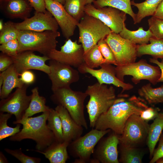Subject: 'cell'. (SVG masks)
<instances>
[{"label":"cell","mask_w":163,"mask_h":163,"mask_svg":"<svg viewBox=\"0 0 163 163\" xmlns=\"http://www.w3.org/2000/svg\"><path fill=\"white\" fill-rule=\"evenodd\" d=\"M146 102L140 97L119 94L114 103L97 120L94 128L101 130L110 129L120 135L129 117L134 114L140 115L148 107Z\"/></svg>","instance_id":"6da1fadb"},{"label":"cell","mask_w":163,"mask_h":163,"mask_svg":"<svg viewBox=\"0 0 163 163\" xmlns=\"http://www.w3.org/2000/svg\"><path fill=\"white\" fill-rule=\"evenodd\" d=\"M50 111L36 117L14 121V124H21L23 128L19 132L10 137V140L20 141L24 139H31L36 143V150H44L55 141L54 135L46 123Z\"/></svg>","instance_id":"7a4b0ae2"},{"label":"cell","mask_w":163,"mask_h":163,"mask_svg":"<svg viewBox=\"0 0 163 163\" xmlns=\"http://www.w3.org/2000/svg\"><path fill=\"white\" fill-rule=\"evenodd\" d=\"M85 92L90 97L86 107L90 126L94 128L98 118L114 103L117 98L115 90L112 86L97 82L88 86Z\"/></svg>","instance_id":"3957f363"},{"label":"cell","mask_w":163,"mask_h":163,"mask_svg":"<svg viewBox=\"0 0 163 163\" xmlns=\"http://www.w3.org/2000/svg\"><path fill=\"white\" fill-rule=\"evenodd\" d=\"M53 93L50 97L52 102L65 107L77 123L87 129L84 102L88 95L85 92L73 90L70 87L59 89Z\"/></svg>","instance_id":"277c9868"},{"label":"cell","mask_w":163,"mask_h":163,"mask_svg":"<svg viewBox=\"0 0 163 163\" xmlns=\"http://www.w3.org/2000/svg\"><path fill=\"white\" fill-rule=\"evenodd\" d=\"M60 35L58 31L20 30L17 38L19 45L18 53L35 51L48 56L52 51L56 49L58 43L56 39Z\"/></svg>","instance_id":"5b68a950"},{"label":"cell","mask_w":163,"mask_h":163,"mask_svg":"<svg viewBox=\"0 0 163 163\" xmlns=\"http://www.w3.org/2000/svg\"><path fill=\"white\" fill-rule=\"evenodd\" d=\"M77 26L79 31L78 41L82 45L84 53L112 31L99 19L85 14Z\"/></svg>","instance_id":"8992f818"},{"label":"cell","mask_w":163,"mask_h":163,"mask_svg":"<svg viewBox=\"0 0 163 163\" xmlns=\"http://www.w3.org/2000/svg\"><path fill=\"white\" fill-rule=\"evenodd\" d=\"M116 75L120 81L124 82V77L130 75L132 82L136 85L139 83L141 80L148 81L153 85L158 82L161 74L160 69L158 66L149 64L144 59H141L137 62L115 67Z\"/></svg>","instance_id":"52a82bcc"},{"label":"cell","mask_w":163,"mask_h":163,"mask_svg":"<svg viewBox=\"0 0 163 163\" xmlns=\"http://www.w3.org/2000/svg\"><path fill=\"white\" fill-rule=\"evenodd\" d=\"M111 130H101L93 128L84 136L70 142L68 151L73 158H76L74 163L89 162L91 157L100 139Z\"/></svg>","instance_id":"ba28073f"},{"label":"cell","mask_w":163,"mask_h":163,"mask_svg":"<svg viewBox=\"0 0 163 163\" xmlns=\"http://www.w3.org/2000/svg\"><path fill=\"white\" fill-rule=\"evenodd\" d=\"M150 125L139 115L131 116L125 124L122 134L119 135V143L137 147L147 140Z\"/></svg>","instance_id":"9c48e42d"},{"label":"cell","mask_w":163,"mask_h":163,"mask_svg":"<svg viewBox=\"0 0 163 163\" xmlns=\"http://www.w3.org/2000/svg\"><path fill=\"white\" fill-rule=\"evenodd\" d=\"M112 50L117 66H122L135 62L137 57V45L121 37L112 31L104 39Z\"/></svg>","instance_id":"30bf717a"},{"label":"cell","mask_w":163,"mask_h":163,"mask_svg":"<svg viewBox=\"0 0 163 163\" xmlns=\"http://www.w3.org/2000/svg\"><path fill=\"white\" fill-rule=\"evenodd\" d=\"M85 12L99 19L112 32L118 34L122 30L126 19V14L111 7L96 8L91 4H88L85 5Z\"/></svg>","instance_id":"8fae6325"},{"label":"cell","mask_w":163,"mask_h":163,"mask_svg":"<svg viewBox=\"0 0 163 163\" xmlns=\"http://www.w3.org/2000/svg\"><path fill=\"white\" fill-rule=\"evenodd\" d=\"M50 73L48 75L51 83L53 92L63 88L70 87L78 81L79 72L70 66L53 59L50 60Z\"/></svg>","instance_id":"7c38bea8"},{"label":"cell","mask_w":163,"mask_h":163,"mask_svg":"<svg viewBox=\"0 0 163 163\" xmlns=\"http://www.w3.org/2000/svg\"><path fill=\"white\" fill-rule=\"evenodd\" d=\"M29 85L25 84L0 102V111L14 115L16 120H21L30 102L32 95H27V89Z\"/></svg>","instance_id":"4fadbf2b"},{"label":"cell","mask_w":163,"mask_h":163,"mask_svg":"<svg viewBox=\"0 0 163 163\" xmlns=\"http://www.w3.org/2000/svg\"><path fill=\"white\" fill-rule=\"evenodd\" d=\"M84 53L82 44H78L77 40L73 41L69 38L61 47L60 50H54L48 56L50 59L78 68L85 63Z\"/></svg>","instance_id":"5bb4252c"},{"label":"cell","mask_w":163,"mask_h":163,"mask_svg":"<svg viewBox=\"0 0 163 163\" xmlns=\"http://www.w3.org/2000/svg\"><path fill=\"white\" fill-rule=\"evenodd\" d=\"M101 68L95 69L86 66L85 63L78 68L79 72L82 74L89 73L96 78L100 84H112L121 87V94L126 91L133 88V86L129 83H126L120 80L116 76L115 67L110 64H104L100 66Z\"/></svg>","instance_id":"9a60e30c"},{"label":"cell","mask_w":163,"mask_h":163,"mask_svg":"<svg viewBox=\"0 0 163 163\" xmlns=\"http://www.w3.org/2000/svg\"><path fill=\"white\" fill-rule=\"evenodd\" d=\"M119 135L114 132L102 137L95 147L93 158L101 163H119L118 145Z\"/></svg>","instance_id":"2e32d148"},{"label":"cell","mask_w":163,"mask_h":163,"mask_svg":"<svg viewBox=\"0 0 163 163\" xmlns=\"http://www.w3.org/2000/svg\"><path fill=\"white\" fill-rule=\"evenodd\" d=\"M46 9L53 15L66 39L74 34L78 22L66 11L64 5L56 0H45Z\"/></svg>","instance_id":"e0dca14e"},{"label":"cell","mask_w":163,"mask_h":163,"mask_svg":"<svg viewBox=\"0 0 163 163\" xmlns=\"http://www.w3.org/2000/svg\"><path fill=\"white\" fill-rule=\"evenodd\" d=\"M14 24L19 30L37 32L57 31L59 26L52 14L48 11L45 12L35 11L32 17L27 18L21 22L14 23Z\"/></svg>","instance_id":"ac0fdd59"},{"label":"cell","mask_w":163,"mask_h":163,"mask_svg":"<svg viewBox=\"0 0 163 163\" xmlns=\"http://www.w3.org/2000/svg\"><path fill=\"white\" fill-rule=\"evenodd\" d=\"M12 57L13 64L20 75L25 71L31 69L40 71L47 75L50 73V66L46 64L47 60L50 59L47 56H38L33 51H26L19 53Z\"/></svg>","instance_id":"d6986e66"},{"label":"cell","mask_w":163,"mask_h":163,"mask_svg":"<svg viewBox=\"0 0 163 163\" xmlns=\"http://www.w3.org/2000/svg\"><path fill=\"white\" fill-rule=\"evenodd\" d=\"M55 109L61 120L63 142L70 143L82 136L84 127L76 123L68 110L61 105H57Z\"/></svg>","instance_id":"ffe728a7"},{"label":"cell","mask_w":163,"mask_h":163,"mask_svg":"<svg viewBox=\"0 0 163 163\" xmlns=\"http://www.w3.org/2000/svg\"><path fill=\"white\" fill-rule=\"evenodd\" d=\"M0 9L11 19L28 18L33 7L27 0H0Z\"/></svg>","instance_id":"44dd1931"},{"label":"cell","mask_w":163,"mask_h":163,"mask_svg":"<svg viewBox=\"0 0 163 163\" xmlns=\"http://www.w3.org/2000/svg\"><path fill=\"white\" fill-rule=\"evenodd\" d=\"M69 143L54 141L42 151L36 150L37 152L43 154L50 163H65L69 158L68 147Z\"/></svg>","instance_id":"7402d4cb"},{"label":"cell","mask_w":163,"mask_h":163,"mask_svg":"<svg viewBox=\"0 0 163 163\" xmlns=\"http://www.w3.org/2000/svg\"><path fill=\"white\" fill-rule=\"evenodd\" d=\"M2 72L3 76L4 81L0 90V98L2 99L7 98L13 89L21 88L25 84L19 77L20 74L18 72L14 64Z\"/></svg>","instance_id":"603a6c76"},{"label":"cell","mask_w":163,"mask_h":163,"mask_svg":"<svg viewBox=\"0 0 163 163\" xmlns=\"http://www.w3.org/2000/svg\"><path fill=\"white\" fill-rule=\"evenodd\" d=\"M154 120L153 122L150 125L146 140L150 158L152 156L155 146L163 130V111L159 112Z\"/></svg>","instance_id":"cb8c5ba5"},{"label":"cell","mask_w":163,"mask_h":163,"mask_svg":"<svg viewBox=\"0 0 163 163\" xmlns=\"http://www.w3.org/2000/svg\"><path fill=\"white\" fill-rule=\"evenodd\" d=\"M149 44L137 45V57L144 55L151 56L152 58L163 59V39L151 38Z\"/></svg>","instance_id":"d4e9b609"},{"label":"cell","mask_w":163,"mask_h":163,"mask_svg":"<svg viewBox=\"0 0 163 163\" xmlns=\"http://www.w3.org/2000/svg\"><path fill=\"white\" fill-rule=\"evenodd\" d=\"M31 91L30 102L22 119L30 117L38 113L49 111L50 110V108L46 105L45 98L39 95L38 87L34 88Z\"/></svg>","instance_id":"484cf974"},{"label":"cell","mask_w":163,"mask_h":163,"mask_svg":"<svg viewBox=\"0 0 163 163\" xmlns=\"http://www.w3.org/2000/svg\"><path fill=\"white\" fill-rule=\"evenodd\" d=\"M119 34L122 38L139 45L148 44L150 39L153 37L149 29L145 31L142 27H140L136 30H131L126 28L125 22L123 24L122 30Z\"/></svg>","instance_id":"4316f807"},{"label":"cell","mask_w":163,"mask_h":163,"mask_svg":"<svg viewBox=\"0 0 163 163\" xmlns=\"http://www.w3.org/2000/svg\"><path fill=\"white\" fill-rule=\"evenodd\" d=\"M139 97L150 105L163 103V85L153 88L151 83L142 86L138 91Z\"/></svg>","instance_id":"83f0119b"},{"label":"cell","mask_w":163,"mask_h":163,"mask_svg":"<svg viewBox=\"0 0 163 163\" xmlns=\"http://www.w3.org/2000/svg\"><path fill=\"white\" fill-rule=\"evenodd\" d=\"M162 0H146L141 3H136L134 0L131 1V5L136 7L138 11L136 14V18L134 22L136 24L140 23L145 18L153 16Z\"/></svg>","instance_id":"f1b7e54d"},{"label":"cell","mask_w":163,"mask_h":163,"mask_svg":"<svg viewBox=\"0 0 163 163\" xmlns=\"http://www.w3.org/2000/svg\"><path fill=\"white\" fill-rule=\"evenodd\" d=\"M131 1L130 0H94L93 3L96 8L109 6L123 11L129 15L134 22L136 14L132 9Z\"/></svg>","instance_id":"f546056e"},{"label":"cell","mask_w":163,"mask_h":163,"mask_svg":"<svg viewBox=\"0 0 163 163\" xmlns=\"http://www.w3.org/2000/svg\"><path fill=\"white\" fill-rule=\"evenodd\" d=\"M120 153L119 162L122 163H141L143 153L137 147L126 146L119 144Z\"/></svg>","instance_id":"4dcf8cb0"},{"label":"cell","mask_w":163,"mask_h":163,"mask_svg":"<svg viewBox=\"0 0 163 163\" xmlns=\"http://www.w3.org/2000/svg\"><path fill=\"white\" fill-rule=\"evenodd\" d=\"M83 58L85 65L92 69L104 64H110L103 56L97 44L85 52Z\"/></svg>","instance_id":"1f68e13d"},{"label":"cell","mask_w":163,"mask_h":163,"mask_svg":"<svg viewBox=\"0 0 163 163\" xmlns=\"http://www.w3.org/2000/svg\"><path fill=\"white\" fill-rule=\"evenodd\" d=\"M47 121L49 128L54 135L55 141L63 142V133L61 121L58 112L55 109L50 108Z\"/></svg>","instance_id":"d6a6232c"},{"label":"cell","mask_w":163,"mask_h":163,"mask_svg":"<svg viewBox=\"0 0 163 163\" xmlns=\"http://www.w3.org/2000/svg\"><path fill=\"white\" fill-rule=\"evenodd\" d=\"M87 0H66L64 5L67 12L78 22L84 17Z\"/></svg>","instance_id":"836d02e7"},{"label":"cell","mask_w":163,"mask_h":163,"mask_svg":"<svg viewBox=\"0 0 163 163\" xmlns=\"http://www.w3.org/2000/svg\"><path fill=\"white\" fill-rule=\"evenodd\" d=\"M12 114L7 113H0V141L8 137L12 136L19 132L21 126L20 124H17L16 126L12 127L7 125V121L12 116Z\"/></svg>","instance_id":"e575fe53"},{"label":"cell","mask_w":163,"mask_h":163,"mask_svg":"<svg viewBox=\"0 0 163 163\" xmlns=\"http://www.w3.org/2000/svg\"><path fill=\"white\" fill-rule=\"evenodd\" d=\"M19 31L15 27L14 23L11 21L5 23L2 29L0 30V44L17 39Z\"/></svg>","instance_id":"d590c367"},{"label":"cell","mask_w":163,"mask_h":163,"mask_svg":"<svg viewBox=\"0 0 163 163\" xmlns=\"http://www.w3.org/2000/svg\"><path fill=\"white\" fill-rule=\"evenodd\" d=\"M149 29L153 37L158 39H163V19L152 16L148 20Z\"/></svg>","instance_id":"8d00e7d4"},{"label":"cell","mask_w":163,"mask_h":163,"mask_svg":"<svg viewBox=\"0 0 163 163\" xmlns=\"http://www.w3.org/2000/svg\"><path fill=\"white\" fill-rule=\"evenodd\" d=\"M4 150L7 153L15 157L22 163H39L41 161L40 158L25 155L22 152L21 149L12 150L5 148Z\"/></svg>","instance_id":"74e56055"},{"label":"cell","mask_w":163,"mask_h":163,"mask_svg":"<svg viewBox=\"0 0 163 163\" xmlns=\"http://www.w3.org/2000/svg\"><path fill=\"white\" fill-rule=\"evenodd\" d=\"M97 45L104 57L110 64L117 66V62L111 49L104 39L100 40Z\"/></svg>","instance_id":"f35d334b"},{"label":"cell","mask_w":163,"mask_h":163,"mask_svg":"<svg viewBox=\"0 0 163 163\" xmlns=\"http://www.w3.org/2000/svg\"><path fill=\"white\" fill-rule=\"evenodd\" d=\"M19 47V42L17 39L1 44L0 50L4 54L14 57L18 53Z\"/></svg>","instance_id":"ab89813d"},{"label":"cell","mask_w":163,"mask_h":163,"mask_svg":"<svg viewBox=\"0 0 163 163\" xmlns=\"http://www.w3.org/2000/svg\"><path fill=\"white\" fill-rule=\"evenodd\" d=\"M160 111V109L158 107H148L142 111L139 116L143 120L148 122L156 117Z\"/></svg>","instance_id":"60d3db41"},{"label":"cell","mask_w":163,"mask_h":163,"mask_svg":"<svg viewBox=\"0 0 163 163\" xmlns=\"http://www.w3.org/2000/svg\"><path fill=\"white\" fill-rule=\"evenodd\" d=\"M157 148L155 149L150 163H154L159 158L163 157V133L161 134Z\"/></svg>","instance_id":"b9f144b4"},{"label":"cell","mask_w":163,"mask_h":163,"mask_svg":"<svg viewBox=\"0 0 163 163\" xmlns=\"http://www.w3.org/2000/svg\"><path fill=\"white\" fill-rule=\"evenodd\" d=\"M14 62L12 57L2 53L0 55V71L3 72L7 69Z\"/></svg>","instance_id":"7bdbcfd3"},{"label":"cell","mask_w":163,"mask_h":163,"mask_svg":"<svg viewBox=\"0 0 163 163\" xmlns=\"http://www.w3.org/2000/svg\"><path fill=\"white\" fill-rule=\"evenodd\" d=\"M20 75L21 80L24 84L30 85L33 83L35 81L34 74L29 70L23 72L20 74Z\"/></svg>","instance_id":"ee69618b"},{"label":"cell","mask_w":163,"mask_h":163,"mask_svg":"<svg viewBox=\"0 0 163 163\" xmlns=\"http://www.w3.org/2000/svg\"><path fill=\"white\" fill-rule=\"evenodd\" d=\"M35 11L45 12L47 11L45 8V0H27Z\"/></svg>","instance_id":"f6af8a7d"},{"label":"cell","mask_w":163,"mask_h":163,"mask_svg":"<svg viewBox=\"0 0 163 163\" xmlns=\"http://www.w3.org/2000/svg\"><path fill=\"white\" fill-rule=\"evenodd\" d=\"M161 62L158 59L153 58H150V62L156 64L159 68L161 72L160 77L158 80V82H163V59H161Z\"/></svg>","instance_id":"bcb514c9"},{"label":"cell","mask_w":163,"mask_h":163,"mask_svg":"<svg viewBox=\"0 0 163 163\" xmlns=\"http://www.w3.org/2000/svg\"><path fill=\"white\" fill-rule=\"evenodd\" d=\"M153 16L163 19V0L158 6Z\"/></svg>","instance_id":"7dc6e473"},{"label":"cell","mask_w":163,"mask_h":163,"mask_svg":"<svg viewBox=\"0 0 163 163\" xmlns=\"http://www.w3.org/2000/svg\"><path fill=\"white\" fill-rule=\"evenodd\" d=\"M8 162H9L6 157L2 152L1 151L0 152V163H7Z\"/></svg>","instance_id":"c3c4849f"},{"label":"cell","mask_w":163,"mask_h":163,"mask_svg":"<svg viewBox=\"0 0 163 163\" xmlns=\"http://www.w3.org/2000/svg\"><path fill=\"white\" fill-rule=\"evenodd\" d=\"M4 81V78L2 73L0 74V90H1L2 85L3 84Z\"/></svg>","instance_id":"681fc988"},{"label":"cell","mask_w":163,"mask_h":163,"mask_svg":"<svg viewBox=\"0 0 163 163\" xmlns=\"http://www.w3.org/2000/svg\"><path fill=\"white\" fill-rule=\"evenodd\" d=\"M156 162V163H163V157L158 159Z\"/></svg>","instance_id":"f907efd6"},{"label":"cell","mask_w":163,"mask_h":163,"mask_svg":"<svg viewBox=\"0 0 163 163\" xmlns=\"http://www.w3.org/2000/svg\"><path fill=\"white\" fill-rule=\"evenodd\" d=\"M3 25L4 24H3L2 20H1L0 21V31L2 29L3 27Z\"/></svg>","instance_id":"816d5d0a"},{"label":"cell","mask_w":163,"mask_h":163,"mask_svg":"<svg viewBox=\"0 0 163 163\" xmlns=\"http://www.w3.org/2000/svg\"><path fill=\"white\" fill-rule=\"evenodd\" d=\"M59 2L60 3L62 4V5H64L65 3V1L66 0H56Z\"/></svg>","instance_id":"f5cc1de1"},{"label":"cell","mask_w":163,"mask_h":163,"mask_svg":"<svg viewBox=\"0 0 163 163\" xmlns=\"http://www.w3.org/2000/svg\"><path fill=\"white\" fill-rule=\"evenodd\" d=\"M94 0H87L86 5L88 4H91Z\"/></svg>","instance_id":"db71d44e"}]
</instances>
